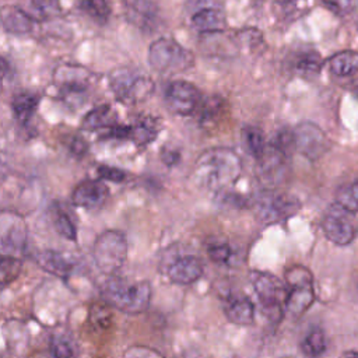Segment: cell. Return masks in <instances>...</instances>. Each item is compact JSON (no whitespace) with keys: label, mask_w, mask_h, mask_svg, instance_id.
Wrapping results in <instances>:
<instances>
[{"label":"cell","mask_w":358,"mask_h":358,"mask_svg":"<svg viewBox=\"0 0 358 358\" xmlns=\"http://www.w3.org/2000/svg\"><path fill=\"white\" fill-rule=\"evenodd\" d=\"M242 173L239 155L227 147L208 148L199 155L193 165L192 179L204 190L224 193Z\"/></svg>","instance_id":"1"},{"label":"cell","mask_w":358,"mask_h":358,"mask_svg":"<svg viewBox=\"0 0 358 358\" xmlns=\"http://www.w3.org/2000/svg\"><path fill=\"white\" fill-rule=\"evenodd\" d=\"M103 299L127 315L144 312L151 301V285L148 281L127 282L120 278L109 280L102 288Z\"/></svg>","instance_id":"2"},{"label":"cell","mask_w":358,"mask_h":358,"mask_svg":"<svg viewBox=\"0 0 358 358\" xmlns=\"http://www.w3.org/2000/svg\"><path fill=\"white\" fill-rule=\"evenodd\" d=\"M250 281L259 298L263 315L271 323L281 322L288 294L287 284L267 271H252Z\"/></svg>","instance_id":"3"},{"label":"cell","mask_w":358,"mask_h":358,"mask_svg":"<svg viewBox=\"0 0 358 358\" xmlns=\"http://www.w3.org/2000/svg\"><path fill=\"white\" fill-rule=\"evenodd\" d=\"M150 66L162 74H176L194 64V56L172 38H159L148 48Z\"/></svg>","instance_id":"4"},{"label":"cell","mask_w":358,"mask_h":358,"mask_svg":"<svg viewBox=\"0 0 358 358\" xmlns=\"http://www.w3.org/2000/svg\"><path fill=\"white\" fill-rule=\"evenodd\" d=\"M109 87L116 99L133 105L150 98L154 91V81L133 69L120 67L110 73Z\"/></svg>","instance_id":"5"},{"label":"cell","mask_w":358,"mask_h":358,"mask_svg":"<svg viewBox=\"0 0 358 358\" xmlns=\"http://www.w3.org/2000/svg\"><path fill=\"white\" fill-rule=\"evenodd\" d=\"M253 207L259 221L266 225H273L294 217L299 211L301 203L291 194L266 189L257 193L253 200Z\"/></svg>","instance_id":"6"},{"label":"cell","mask_w":358,"mask_h":358,"mask_svg":"<svg viewBox=\"0 0 358 358\" xmlns=\"http://www.w3.org/2000/svg\"><path fill=\"white\" fill-rule=\"evenodd\" d=\"M285 284L288 287L285 310L299 317L315 302L313 275L305 266H292L285 271Z\"/></svg>","instance_id":"7"},{"label":"cell","mask_w":358,"mask_h":358,"mask_svg":"<svg viewBox=\"0 0 358 358\" xmlns=\"http://www.w3.org/2000/svg\"><path fill=\"white\" fill-rule=\"evenodd\" d=\"M92 257L102 273L113 274L117 271L127 257V241L124 234L115 229L102 232L94 243Z\"/></svg>","instance_id":"8"},{"label":"cell","mask_w":358,"mask_h":358,"mask_svg":"<svg viewBox=\"0 0 358 358\" xmlns=\"http://www.w3.org/2000/svg\"><path fill=\"white\" fill-rule=\"evenodd\" d=\"M322 229L324 232V236L338 246H345L351 243L357 234L355 225L352 222V213H350L336 201L326 211L322 220Z\"/></svg>","instance_id":"9"},{"label":"cell","mask_w":358,"mask_h":358,"mask_svg":"<svg viewBox=\"0 0 358 358\" xmlns=\"http://www.w3.org/2000/svg\"><path fill=\"white\" fill-rule=\"evenodd\" d=\"M295 151L302 154L310 161L323 157L330 148V140L326 133L312 122H302L294 130Z\"/></svg>","instance_id":"10"},{"label":"cell","mask_w":358,"mask_h":358,"mask_svg":"<svg viewBox=\"0 0 358 358\" xmlns=\"http://www.w3.org/2000/svg\"><path fill=\"white\" fill-rule=\"evenodd\" d=\"M165 102L173 113L189 116L201 105V94L194 84L185 80H175L165 90Z\"/></svg>","instance_id":"11"},{"label":"cell","mask_w":358,"mask_h":358,"mask_svg":"<svg viewBox=\"0 0 358 358\" xmlns=\"http://www.w3.org/2000/svg\"><path fill=\"white\" fill-rule=\"evenodd\" d=\"M259 159V176L268 185H278L287 178L289 168V152L270 141Z\"/></svg>","instance_id":"12"},{"label":"cell","mask_w":358,"mask_h":358,"mask_svg":"<svg viewBox=\"0 0 358 358\" xmlns=\"http://www.w3.org/2000/svg\"><path fill=\"white\" fill-rule=\"evenodd\" d=\"M91 71L78 64H60L53 73L55 84L67 94H81L90 88Z\"/></svg>","instance_id":"13"},{"label":"cell","mask_w":358,"mask_h":358,"mask_svg":"<svg viewBox=\"0 0 358 358\" xmlns=\"http://www.w3.org/2000/svg\"><path fill=\"white\" fill-rule=\"evenodd\" d=\"M109 196V189L99 179H85L80 182L71 193V201L74 206L84 208L101 207Z\"/></svg>","instance_id":"14"},{"label":"cell","mask_w":358,"mask_h":358,"mask_svg":"<svg viewBox=\"0 0 358 358\" xmlns=\"http://www.w3.org/2000/svg\"><path fill=\"white\" fill-rule=\"evenodd\" d=\"M166 273L172 282L179 285H189L201 277L203 263L199 257L192 255L180 256L169 264Z\"/></svg>","instance_id":"15"},{"label":"cell","mask_w":358,"mask_h":358,"mask_svg":"<svg viewBox=\"0 0 358 358\" xmlns=\"http://www.w3.org/2000/svg\"><path fill=\"white\" fill-rule=\"evenodd\" d=\"M192 25L203 34L222 32L227 28V17L218 6H206L192 15Z\"/></svg>","instance_id":"16"},{"label":"cell","mask_w":358,"mask_h":358,"mask_svg":"<svg viewBox=\"0 0 358 358\" xmlns=\"http://www.w3.org/2000/svg\"><path fill=\"white\" fill-rule=\"evenodd\" d=\"M1 24L6 32L13 35H27L32 32L35 20L17 6H4L1 8Z\"/></svg>","instance_id":"17"},{"label":"cell","mask_w":358,"mask_h":358,"mask_svg":"<svg viewBox=\"0 0 358 358\" xmlns=\"http://www.w3.org/2000/svg\"><path fill=\"white\" fill-rule=\"evenodd\" d=\"M224 313L238 326H250L255 320V305L248 296H231L224 303Z\"/></svg>","instance_id":"18"},{"label":"cell","mask_w":358,"mask_h":358,"mask_svg":"<svg viewBox=\"0 0 358 358\" xmlns=\"http://www.w3.org/2000/svg\"><path fill=\"white\" fill-rule=\"evenodd\" d=\"M35 260L38 266L42 267L45 271L63 278L69 277L74 268V264L67 257V255L60 253L57 250H52V249H45L36 253Z\"/></svg>","instance_id":"19"},{"label":"cell","mask_w":358,"mask_h":358,"mask_svg":"<svg viewBox=\"0 0 358 358\" xmlns=\"http://www.w3.org/2000/svg\"><path fill=\"white\" fill-rule=\"evenodd\" d=\"M24 222L6 225L3 224V232H1V250L3 255H11L20 257L22 255V250L25 248V231H24Z\"/></svg>","instance_id":"20"},{"label":"cell","mask_w":358,"mask_h":358,"mask_svg":"<svg viewBox=\"0 0 358 358\" xmlns=\"http://www.w3.org/2000/svg\"><path fill=\"white\" fill-rule=\"evenodd\" d=\"M327 66L331 74L337 77H348L358 73V52L345 49L334 53L329 60Z\"/></svg>","instance_id":"21"},{"label":"cell","mask_w":358,"mask_h":358,"mask_svg":"<svg viewBox=\"0 0 358 358\" xmlns=\"http://www.w3.org/2000/svg\"><path fill=\"white\" fill-rule=\"evenodd\" d=\"M159 131V123L155 117L145 116L129 126V140L136 145H147L151 143Z\"/></svg>","instance_id":"22"},{"label":"cell","mask_w":358,"mask_h":358,"mask_svg":"<svg viewBox=\"0 0 358 358\" xmlns=\"http://www.w3.org/2000/svg\"><path fill=\"white\" fill-rule=\"evenodd\" d=\"M38 103H39V98L35 94L28 92V91H21L13 96L11 109H13L15 119L20 123L25 124L34 116V113L38 108Z\"/></svg>","instance_id":"23"},{"label":"cell","mask_w":358,"mask_h":358,"mask_svg":"<svg viewBox=\"0 0 358 358\" xmlns=\"http://www.w3.org/2000/svg\"><path fill=\"white\" fill-rule=\"evenodd\" d=\"M241 140L245 151L250 154L253 158H260L267 145L264 141V134L262 129L252 124L243 126L241 133Z\"/></svg>","instance_id":"24"},{"label":"cell","mask_w":358,"mask_h":358,"mask_svg":"<svg viewBox=\"0 0 358 358\" xmlns=\"http://www.w3.org/2000/svg\"><path fill=\"white\" fill-rule=\"evenodd\" d=\"M115 123L116 122L112 119V115H110V108L108 105H102L85 115L83 120V127L90 131L101 130V129L106 130Z\"/></svg>","instance_id":"25"},{"label":"cell","mask_w":358,"mask_h":358,"mask_svg":"<svg viewBox=\"0 0 358 358\" xmlns=\"http://www.w3.org/2000/svg\"><path fill=\"white\" fill-rule=\"evenodd\" d=\"M327 348V340L320 329H312L301 343V350L308 357H319Z\"/></svg>","instance_id":"26"},{"label":"cell","mask_w":358,"mask_h":358,"mask_svg":"<svg viewBox=\"0 0 358 358\" xmlns=\"http://www.w3.org/2000/svg\"><path fill=\"white\" fill-rule=\"evenodd\" d=\"M336 203L352 214L358 213V180L341 186L337 190Z\"/></svg>","instance_id":"27"},{"label":"cell","mask_w":358,"mask_h":358,"mask_svg":"<svg viewBox=\"0 0 358 358\" xmlns=\"http://www.w3.org/2000/svg\"><path fill=\"white\" fill-rule=\"evenodd\" d=\"M320 67H322L320 55L313 50L301 53L295 60V70L302 76H315L320 71Z\"/></svg>","instance_id":"28"},{"label":"cell","mask_w":358,"mask_h":358,"mask_svg":"<svg viewBox=\"0 0 358 358\" xmlns=\"http://www.w3.org/2000/svg\"><path fill=\"white\" fill-rule=\"evenodd\" d=\"M81 8L99 24L106 22L110 15V8L106 0H81Z\"/></svg>","instance_id":"29"},{"label":"cell","mask_w":358,"mask_h":358,"mask_svg":"<svg viewBox=\"0 0 358 358\" xmlns=\"http://www.w3.org/2000/svg\"><path fill=\"white\" fill-rule=\"evenodd\" d=\"M53 225H55V229L56 232L67 239V241H76L77 238V228L73 222V220L70 218V215L64 211H56L53 214Z\"/></svg>","instance_id":"30"},{"label":"cell","mask_w":358,"mask_h":358,"mask_svg":"<svg viewBox=\"0 0 358 358\" xmlns=\"http://www.w3.org/2000/svg\"><path fill=\"white\" fill-rule=\"evenodd\" d=\"M21 271V259L11 255H1V284L6 287L14 281Z\"/></svg>","instance_id":"31"},{"label":"cell","mask_w":358,"mask_h":358,"mask_svg":"<svg viewBox=\"0 0 358 358\" xmlns=\"http://www.w3.org/2000/svg\"><path fill=\"white\" fill-rule=\"evenodd\" d=\"M207 253L215 263H227L232 256V250L227 243H213L208 246Z\"/></svg>","instance_id":"32"},{"label":"cell","mask_w":358,"mask_h":358,"mask_svg":"<svg viewBox=\"0 0 358 358\" xmlns=\"http://www.w3.org/2000/svg\"><path fill=\"white\" fill-rule=\"evenodd\" d=\"M49 351L53 357H57V358H67V357L74 355V351H73V347L70 345V343L60 337H55L52 340Z\"/></svg>","instance_id":"33"},{"label":"cell","mask_w":358,"mask_h":358,"mask_svg":"<svg viewBox=\"0 0 358 358\" xmlns=\"http://www.w3.org/2000/svg\"><path fill=\"white\" fill-rule=\"evenodd\" d=\"M221 105H222V101L221 99H214V98H208L204 105H203V109H201V122L206 124V123H210L215 119V116L221 112Z\"/></svg>","instance_id":"34"},{"label":"cell","mask_w":358,"mask_h":358,"mask_svg":"<svg viewBox=\"0 0 358 358\" xmlns=\"http://www.w3.org/2000/svg\"><path fill=\"white\" fill-rule=\"evenodd\" d=\"M96 173L102 180H109V182H113V183H120L126 179V173L122 169L116 168V166L101 165V166H98Z\"/></svg>","instance_id":"35"},{"label":"cell","mask_w":358,"mask_h":358,"mask_svg":"<svg viewBox=\"0 0 358 358\" xmlns=\"http://www.w3.org/2000/svg\"><path fill=\"white\" fill-rule=\"evenodd\" d=\"M29 1L45 17L56 15L60 10V0H29Z\"/></svg>","instance_id":"36"},{"label":"cell","mask_w":358,"mask_h":358,"mask_svg":"<svg viewBox=\"0 0 358 358\" xmlns=\"http://www.w3.org/2000/svg\"><path fill=\"white\" fill-rule=\"evenodd\" d=\"M69 148L76 157H83L88 150V144L81 137H74L69 144Z\"/></svg>","instance_id":"37"},{"label":"cell","mask_w":358,"mask_h":358,"mask_svg":"<svg viewBox=\"0 0 358 358\" xmlns=\"http://www.w3.org/2000/svg\"><path fill=\"white\" fill-rule=\"evenodd\" d=\"M126 357H155V355H161V352L150 348V347H131L124 352Z\"/></svg>","instance_id":"38"},{"label":"cell","mask_w":358,"mask_h":358,"mask_svg":"<svg viewBox=\"0 0 358 358\" xmlns=\"http://www.w3.org/2000/svg\"><path fill=\"white\" fill-rule=\"evenodd\" d=\"M329 8H331L336 13H345L350 7L352 0H322Z\"/></svg>","instance_id":"39"},{"label":"cell","mask_w":358,"mask_h":358,"mask_svg":"<svg viewBox=\"0 0 358 358\" xmlns=\"http://www.w3.org/2000/svg\"><path fill=\"white\" fill-rule=\"evenodd\" d=\"M172 158L178 161V159H179V154H178V152H171V151L162 154V159H164L165 164H168V165H172V161H171Z\"/></svg>","instance_id":"40"},{"label":"cell","mask_w":358,"mask_h":358,"mask_svg":"<svg viewBox=\"0 0 358 358\" xmlns=\"http://www.w3.org/2000/svg\"><path fill=\"white\" fill-rule=\"evenodd\" d=\"M277 3H291V1H296V0H274Z\"/></svg>","instance_id":"41"}]
</instances>
